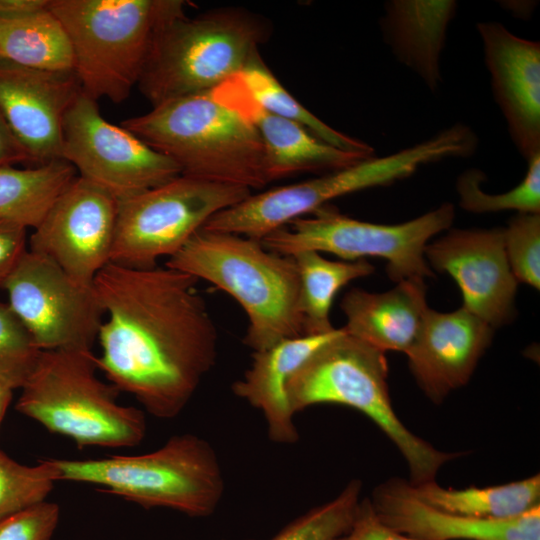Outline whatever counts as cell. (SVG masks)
I'll use <instances>...</instances> for the list:
<instances>
[{
	"instance_id": "1",
	"label": "cell",
	"mask_w": 540,
	"mask_h": 540,
	"mask_svg": "<svg viewBox=\"0 0 540 540\" xmlns=\"http://www.w3.org/2000/svg\"><path fill=\"white\" fill-rule=\"evenodd\" d=\"M197 282L166 265L116 263L93 282L106 316L98 369L158 418L179 415L215 365L217 329Z\"/></svg>"
},
{
	"instance_id": "2",
	"label": "cell",
	"mask_w": 540,
	"mask_h": 540,
	"mask_svg": "<svg viewBox=\"0 0 540 540\" xmlns=\"http://www.w3.org/2000/svg\"><path fill=\"white\" fill-rule=\"evenodd\" d=\"M165 265L232 296L248 317L243 342L254 352L304 336L293 256L269 251L258 239L200 229Z\"/></svg>"
},
{
	"instance_id": "3",
	"label": "cell",
	"mask_w": 540,
	"mask_h": 540,
	"mask_svg": "<svg viewBox=\"0 0 540 540\" xmlns=\"http://www.w3.org/2000/svg\"><path fill=\"white\" fill-rule=\"evenodd\" d=\"M185 12L159 26L137 83L152 107L212 90L242 71L270 37L267 20L240 8Z\"/></svg>"
},
{
	"instance_id": "4",
	"label": "cell",
	"mask_w": 540,
	"mask_h": 540,
	"mask_svg": "<svg viewBox=\"0 0 540 540\" xmlns=\"http://www.w3.org/2000/svg\"><path fill=\"white\" fill-rule=\"evenodd\" d=\"M121 125L172 159L182 175L250 190L268 183L258 134L210 91L164 102Z\"/></svg>"
},
{
	"instance_id": "5",
	"label": "cell",
	"mask_w": 540,
	"mask_h": 540,
	"mask_svg": "<svg viewBox=\"0 0 540 540\" xmlns=\"http://www.w3.org/2000/svg\"><path fill=\"white\" fill-rule=\"evenodd\" d=\"M385 353L343 332L318 348L287 385L294 413L321 403L354 408L369 417L404 457L411 485L435 480L447 462L462 453L440 451L399 419L387 385Z\"/></svg>"
},
{
	"instance_id": "6",
	"label": "cell",
	"mask_w": 540,
	"mask_h": 540,
	"mask_svg": "<svg viewBox=\"0 0 540 540\" xmlns=\"http://www.w3.org/2000/svg\"><path fill=\"white\" fill-rule=\"evenodd\" d=\"M182 0H49L70 40L73 72L93 100L125 101L137 85L154 35Z\"/></svg>"
},
{
	"instance_id": "7",
	"label": "cell",
	"mask_w": 540,
	"mask_h": 540,
	"mask_svg": "<svg viewBox=\"0 0 540 540\" xmlns=\"http://www.w3.org/2000/svg\"><path fill=\"white\" fill-rule=\"evenodd\" d=\"M91 350L42 351L21 388L20 413L78 447L127 448L146 434L144 412L117 402V389L97 376Z\"/></svg>"
},
{
	"instance_id": "8",
	"label": "cell",
	"mask_w": 540,
	"mask_h": 540,
	"mask_svg": "<svg viewBox=\"0 0 540 540\" xmlns=\"http://www.w3.org/2000/svg\"><path fill=\"white\" fill-rule=\"evenodd\" d=\"M52 462L59 480L100 486L142 507L170 508L192 517L212 514L225 489L214 448L189 433L146 454Z\"/></svg>"
},
{
	"instance_id": "9",
	"label": "cell",
	"mask_w": 540,
	"mask_h": 540,
	"mask_svg": "<svg viewBox=\"0 0 540 540\" xmlns=\"http://www.w3.org/2000/svg\"><path fill=\"white\" fill-rule=\"evenodd\" d=\"M463 132L450 126L431 138L383 157L370 156L348 167L299 183L250 195L211 217L202 229L261 240L289 222L311 214L336 198L386 186L445 158H463Z\"/></svg>"
},
{
	"instance_id": "10",
	"label": "cell",
	"mask_w": 540,
	"mask_h": 540,
	"mask_svg": "<svg viewBox=\"0 0 540 540\" xmlns=\"http://www.w3.org/2000/svg\"><path fill=\"white\" fill-rule=\"evenodd\" d=\"M454 218L455 209L451 203L393 225L357 220L324 205L260 241L267 250L287 256L313 250L332 253L349 261L380 257L387 261L389 278L398 283L434 276L425 258V248L433 236L450 228Z\"/></svg>"
},
{
	"instance_id": "11",
	"label": "cell",
	"mask_w": 540,
	"mask_h": 540,
	"mask_svg": "<svg viewBox=\"0 0 540 540\" xmlns=\"http://www.w3.org/2000/svg\"><path fill=\"white\" fill-rule=\"evenodd\" d=\"M251 190L185 175L118 201L111 262L151 268L176 254L217 213Z\"/></svg>"
},
{
	"instance_id": "12",
	"label": "cell",
	"mask_w": 540,
	"mask_h": 540,
	"mask_svg": "<svg viewBox=\"0 0 540 540\" xmlns=\"http://www.w3.org/2000/svg\"><path fill=\"white\" fill-rule=\"evenodd\" d=\"M61 159L118 201L162 185L181 169L122 125L107 121L82 90L63 122Z\"/></svg>"
},
{
	"instance_id": "13",
	"label": "cell",
	"mask_w": 540,
	"mask_h": 540,
	"mask_svg": "<svg viewBox=\"0 0 540 540\" xmlns=\"http://www.w3.org/2000/svg\"><path fill=\"white\" fill-rule=\"evenodd\" d=\"M2 287L40 350H91L104 319L93 285L27 250Z\"/></svg>"
},
{
	"instance_id": "14",
	"label": "cell",
	"mask_w": 540,
	"mask_h": 540,
	"mask_svg": "<svg viewBox=\"0 0 540 540\" xmlns=\"http://www.w3.org/2000/svg\"><path fill=\"white\" fill-rule=\"evenodd\" d=\"M118 200L77 176L33 229L29 251L45 256L76 282L92 286L111 262Z\"/></svg>"
},
{
	"instance_id": "15",
	"label": "cell",
	"mask_w": 540,
	"mask_h": 540,
	"mask_svg": "<svg viewBox=\"0 0 540 540\" xmlns=\"http://www.w3.org/2000/svg\"><path fill=\"white\" fill-rule=\"evenodd\" d=\"M425 258L431 269L456 281L463 307L490 327L512 321L518 282L506 256L503 228L450 230L427 244Z\"/></svg>"
},
{
	"instance_id": "16",
	"label": "cell",
	"mask_w": 540,
	"mask_h": 540,
	"mask_svg": "<svg viewBox=\"0 0 540 540\" xmlns=\"http://www.w3.org/2000/svg\"><path fill=\"white\" fill-rule=\"evenodd\" d=\"M80 92L74 72L31 69L0 58V112L34 165L61 159L64 117Z\"/></svg>"
},
{
	"instance_id": "17",
	"label": "cell",
	"mask_w": 540,
	"mask_h": 540,
	"mask_svg": "<svg viewBox=\"0 0 540 540\" xmlns=\"http://www.w3.org/2000/svg\"><path fill=\"white\" fill-rule=\"evenodd\" d=\"M494 100L519 154H540V44L496 21L476 25Z\"/></svg>"
},
{
	"instance_id": "18",
	"label": "cell",
	"mask_w": 540,
	"mask_h": 540,
	"mask_svg": "<svg viewBox=\"0 0 540 540\" xmlns=\"http://www.w3.org/2000/svg\"><path fill=\"white\" fill-rule=\"evenodd\" d=\"M493 332L463 306L447 313L428 308L406 355L418 386L432 402L440 404L469 381Z\"/></svg>"
},
{
	"instance_id": "19",
	"label": "cell",
	"mask_w": 540,
	"mask_h": 540,
	"mask_svg": "<svg viewBox=\"0 0 540 540\" xmlns=\"http://www.w3.org/2000/svg\"><path fill=\"white\" fill-rule=\"evenodd\" d=\"M210 93L258 134L268 182L304 172H331L370 157L338 149L303 126L268 111L254 98L239 73Z\"/></svg>"
},
{
	"instance_id": "20",
	"label": "cell",
	"mask_w": 540,
	"mask_h": 540,
	"mask_svg": "<svg viewBox=\"0 0 540 540\" xmlns=\"http://www.w3.org/2000/svg\"><path fill=\"white\" fill-rule=\"evenodd\" d=\"M370 501L385 524L418 540H540V507L509 519L470 518L427 504L403 479L379 485Z\"/></svg>"
},
{
	"instance_id": "21",
	"label": "cell",
	"mask_w": 540,
	"mask_h": 540,
	"mask_svg": "<svg viewBox=\"0 0 540 540\" xmlns=\"http://www.w3.org/2000/svg\"><path fill=\"white\" fill-rule=\"evenodd\" d=\"M342 332L343 328H335L322 335L284 339L253 352L250 367L234 382L232 391L262 412L271 441L293 444L299 439L287 394L288 382L310 355Z\"/></svg>"
},
{
	"instance_id": "22",
	"label": "cell",
	"mask_w": 540,
	"mask_h": 540,
	"mask_svg": "<svg viewBox=\"0 0 540 540\" xmlns=\"http://www.w3.org/2000/svg\"><path fill=\"white\" fill-rule=\"evenodd\" d=\"M340 308L346 317L344 331L385 353L406 352L414 343L428 306L424 279L401 280L381 293L349 290Z\"/></svg>"
},
{
	"instance_id": "23",
	"label": "cell",
	"mask_w": 540,
	"mask_h": 540,
	"mask_svg": "<svg viewBox=\"0 0 540 540\" xmlns=\"http://www.w3.org/2000/svg\"><path fill=\"white\" fill-rule=\"evenodd\" d=\"M457 7L453 0H391L384 5V42L432 92L442 82L440 58Z\"/></svg>"
},
{
	"instance_id": "24",
	"label": "cell",
	"mask_w": 540,
	"mask_h": 540,
	"mask_svg": "<svg viewBox=\"0 0 540 540\" xmlns=\"http://www.w3.org/2000/svg\"><path fill=\"white\" fill-rule=\"evenodd\" d=\"M411 486L415 495L427 504L476 519H509L540 507L539 474L487 487L445 488L435 480Z\"/></svg>"
},
{
	"instance_id": "25",
	"label": "cell",
	"mask_w": 540,
	"mask_h": 540,
	"mask_svg": "<svg viewBox=\"0 0 540 540\" xmlns=\"http://www.w3.org/2000/svg\"><path fill=\"white\" fill-rule=\"evenodd\" d=\"M48 6L27 15L0 18L1 59L31 69L73 72L70 40Z\"/></svg>"
},
{
	"instance_id": "26",
	"label": "cell",
	"mask_w": 540,
	"mask_h": 540,
	"mask_svg": "<svg viewBox=\"0 0 540 540\" xmlns=\"http://www.w3.org/2000/svg\"><path fill=\"white\" fill-rule=\"evenodd\" d=\"M77 176L62 159L27 168L0 167V219L36 228Z\"/></svg>"
},
{
	"instance_id": "27",
	"label": "cell",
	"mask_w": 540,
	"mask_h": 540,
	"mask_svg": "<svg viewBox=\"0 0 540 540\" xmlns=\"http://www.w3.org/2000/svg\"><path fill=\"white\" fill-rule=\"evenodd\" d=\"M300 280V308L304 335H322L335 328L330 321L332 302L349 282L374 272V266L359 259L329 260L321 253L305 250L292 255Z\"/></svg>"
},
{
	"instance_id": "28",
	"label": "cell",
	"mask_w": 540,
	"mask_h": 540,
	"mask_svg": "<svg viewBox=\"0 0 540 540\" xmlns=\"http://www.w3.org/2000/svg\"><path fill=\"white\" fill-rule=\"evenodd\" d=\"M239 75L254 98L268 111L303 126L318 139L338 149L373 155L374 149L369 144L335 130L299 103L277 80L260 55Z\"/></svg>"
},
{
	"instance_id": "29",
	"label": "cell",
	"mask_w": 540,
	"mask_h": 540,
	"mask_svg": "<svg viewBox=\"0 0 540 540\" xmlns=\"http://www.w3.org/2000/svg\"><path fill=\"white\" fill-rule=\"evenodd\" d=\"M525 177L506 193H486L481 184L485 179L479 170L463 172L457 179L459 205L471 213H492L514 210L518 213L540 214V154L527 161Z\"/></svg>"
},
{
	"instance_id": "30",
	"label": "cell",
	"mask_w": 540,
	"mask_h": 540,
	"mask_svg": "<svg viewBox=\"0 0 540 540\" xmlns=\"http://www.w3.org/2000/svg\"><path fill=\"white\" fill-rule=\"evenodd\" d=\"M361 490V481L351 480L335 498L299 516L270 540H337L354 520Z\"/></svg>"
},
{
	"instance_id": "31",
	"label": "cell",
	"mask_w": 540,
	"mask_h": 540,
	"mask_svg": "<svg viewBox=\"0 0 540 540\" xmlns=\"http://www.w3.org/2000/svg\"><path fill=\"white\" fill-rule=\"evenodd\" d=\"M57 481L59 474L52 459L27 466L0 450V521L46 501Z\"/></svg>"
},
{
	"instance_id": "32",
	"label": "cell",
	"mask_w": 540,
	"mask_h": 540,
	"mask_svg": "<svg viewBox=\"0 0 540 540\" xmlns=\"http://www.w3.org/2000/svg\"><path fill=\"white\" fill-rule=\"evenodd\" d=\"M42 350L8 304H0V384L22 388L40 358Z\"/></svg>"
},
{
	"instance_id": "33",
	"label": "cell",
	"mask_w": 540,
	"mask_h": 540,
	"mask_svg": "<svg viewBox=\"0 0 540 540\" xmlns=\"http://www.w3.org/2000/svg\"><path fill=\"white\" fill-rule=\"evenodd\" d=\"M503 234L508 263L517 282L539 290L540 214L518 213Z\"/></svg>"
},
{
	"instance_id": "34",
	"label": "cell",
	"mask_w": 540,
	"mask_h": 540,
	"mask_svg": "<svg viewBox=\"0 0 540 540\" xmlns=\"http://www.w3.org/2000/svg\"><path fill=\"white\" fill-rule=\"evenodd\" d=\"M59 520V505L41 502L1 520L0 540H51Z\"/></svg>"
},
{
	"instance_id": "35",
	"label": "cell",
	"mask_w": 540,
	"mask_h": 540,
	"mask_svg": "<svg viewBox=\"0 0 540 540\" xmlns=\"http://www.w3.org/2000/svg\"><path fill=\"white\" fill-rule=\"evenodd\" d=\"M337 540H418L385 524L369 498L361 499L349 530Z\"/></svg>"
},
{
	"instance_id": "36",
	"label": "cell",
	"mask_w": 540,
	"mask_h": 540,
	"mask_svg": "<svg viewBox=\"0 0 540 540\" xmlns=\"http://www.w3.org/2000/svg\"><path fill=\"white\" fill-rule=\"evenodd\" d=\"M25 226L0 219V287L27 252Z\"/></svg>"
},
{
	"instance_id": "37",
	"label": "cell",
	"mask_w": 540,
	"mask_h": 540,
	"mask_svg": "<svg viewBox=\"0 0 540 540\" xmlns=\"http://www.w3.org/2000/svg\"><path fill=\"white\" fill-rule=\"evenodd\" d=\"M27 163L34 166L28 152L13 134L0 112V167Z\"/></svg>"
},
{
	"instance_id": "38",
	"label": "cell",
	"mask_w": 540,
	"mask_h": 540,
	"mask_svg": "<svg viewBox=\"0 0 540 540\" xmlns=\"http://www.w3.org/2000/svg\"><path fill=\"white\" fill-rule=\"evenodd\" d=\"M49 0H0V18L27 15L46 8Z\"/></svg>"
},
{
	"instance_id": "39",
	"label": "cell",
	"mask_w": 540,
	"mask_h": 540,
	"mask_svg": "<svg viewBox=\"0 0 540 540\" xmlns=\"http://www.w3.org/2000/svg\"><path fill=\"white\" fill-rule=\"evenodd\" d=\"M12 390L0 385V424L8 407Z\"/></svg>"
},
{
	"instance_id": "40",
	"label": "cell",
	"mask_w": 540,
	"mask_h": 540,
	"mask_svg": "<svg viewBox=\"0 0 540 540\" xmlns=\"http://www.w3.org/2000/svg\"><path fill=\"white\" fill-rule=\"evenodd\" d=\"M1 385V384H0ZM3 386V385H2Z\"/></svg>"
}]
</instances>
